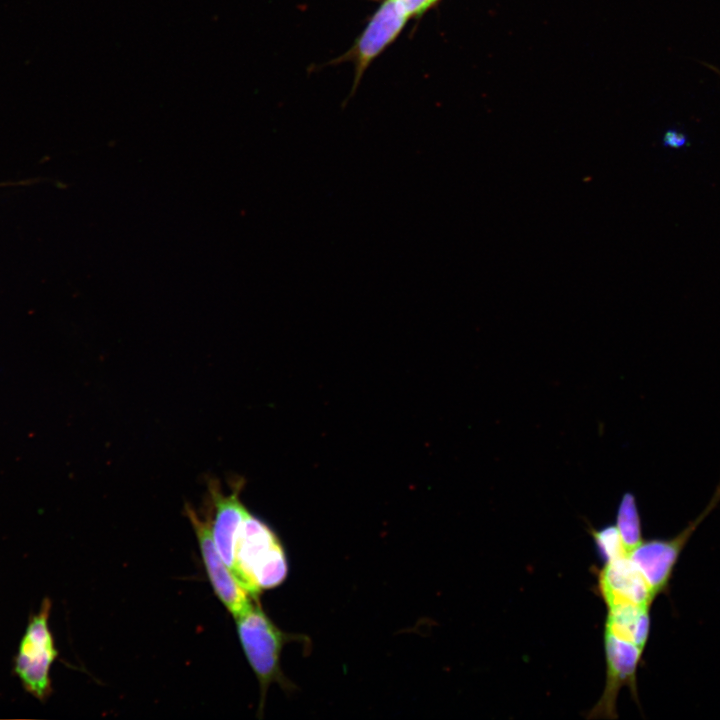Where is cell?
<instances>
[{"label":"cell","mask_w":720,"mask_h":720,"mask_svg":"<svg viewBox=\"0 0 720 720\" xmlns=\"http://www.w3.org/2000/svg\"><path fill=\"white\" fill-rule=\"evenodd\" d=\"M185 512L198 540L211 585L224 606L236 617L255 597L249 594L221 558L213 540L210 517L200 518L197 511L189 505L185 506Z\"/></svg>","instance_id":"277c9868"},{"label":"cell","mask_w":720,"mask_h":720,"mask_svg":"<svg viewBox=\"0 0 720 720\" xmlns=\"http://www.w3.org/2000/svg\"><path fill=\"white\" fill-rule=\"evenodd\" d=\"M235 576L252 597L281 584L288 573L283 547L271 528L246 513L239 532Z\"/></svg>","instance_id":"6da1fadb"},{"label":"cell","mask_w":720,"mask_h":720,"mask_svg":"<svg viewBox=\"0 0 720 720\" xmlns=\"http://www.w3.org/2000/svg\"><path fill=\"white\" fill-rule=\"evenodd\" d=\"M407 17L418 16L438 0H394Z\"/></svg>","instance_id":"7c38bea8"},{"label":"cell","mask_w":720,"mask_h":720,"mask_svg":"<svg viewBox=\"0 0 720 720\" xmlns=\"http://www.w3.org/2000/svg\"><path fill=\"white\" fill-rule=\"evenodd\" d=\"M615 525L628 553L643 541L640 516L633 493L626 492L622 495Z\"/></svg>","instance_id":"30bf717a"},{"label":"cell","mask_w":720,"mask_h":720,"mask_svg":"<svg viewBox=\"0 0 720 720\" xmlns=\"http://www.w3.org/2000/svg\"><path fill=\"white\" fill-rule=\"evenodd\" d=\"M52 603L45 598L40 609L30 615L19 641L13 671L23 689L44 702L52 693L51 668L58 650L49 625Z\"/></svg>","instance_id":"7a4b0ae2"},{"label":"cell","mask_w":720,"mask_h":720,"mask_svg":"<svg viewBox=\"0 0 720 720\" xmlns=\"http://www.w3.org/2000/svg\"><path fill=\"white\" fill-rule=\"evenodd\" d=\"M604 652L606 659V684L604 691L589 711V719H615L616 700L623 686L629 687L633 697L637 700L636 672L643 650L633 643L621 640L604 632Z\"/></svg>","instance_id":"5b68a950"},{"label":"cell","mask_w":720,"mask_h":720,"mask_svg":"<svg viewBox=\"0 0 720 720\" xmlns=\"http://www.w3.org/2000/svg\"><path fill=\"white\" fill-rule=\"evenodd\" d=\"M687 141L686 135L674 129L666 131L663 137L664 145L674 149L685 146Z\"/></svg>","instance_id":"4fadbf2b"},{"label":"cell","mask_w":720,"mask_h":720,"mask_svg":"<svg viewBox=\"0 0 720 720\" xmlns=\"http://www.w3.org/2000/svg\"><path fill=\"white\" fill-rule=\"evenodd\" d=\"M242 480L233 481L228 492H224L218 480H209L208 498L214 514L210 517L215 546L229 569L235 575L236 544L241 525L248 510L240 500Z\"/></svg>","instance_id":"8992f818"},{"label":"cell","mask_w":720,"mask_h":720,"mask_svg":"<svg viewBox=\"0 0 720 720\" xmlns=\"http://www.w3.org/2000/svg\"><path fill=\"white\" fill-rule=\"evenodd\" d=\"M649 609L633 604L608 608L604 632L644 650L650 630Z\"/></svg>","instance_id":"9c48e42d"},{"label":"cell","mask_w":720,"mask_h":720,"mask_svg":"<svg viewBox=\"0 0 720 720\" xmlns=\"http://www.w3.org/2000/svg\"><path fill=\"white\" fill-rule=\"evenodd\" d=\"M256 600L234 618L242 648L260 684L262 707L269 685L274 681L286 683L280 655L289 636L268 618Z\"/></svg>","instance_id":"3957f363"},{"label":"cell","mask_w":720,"mask_h":720,"mask_svg":"<svg viewBox=\"0 0 720 720\" xmlns=\"http://www.w3.org/2000/svg\"><path fill=\"white\" fill-rule=\"evenodd\" d=\"M598 590L607 608L625 604L650 607L656 597L628 554L604 563L598 572Z\"/></svg>","instance_id":"52a82bcc"},{"label":"cell","mask_w":720,"mask_h":720,"mask_svg":"<svg viewBox=\"0 0 720 720\" xmlns=\"http://www.w3.org/2000/svg\"><path fill=\"white\" fill-rule=\"evenodd\" d=\"M595 546L604 563L627 555L616 525H606L600 529H591Z\"/></svg>","instance_id":"8fae6325"},{"label":"cell","mask_w":720,"mask_h":720,"mask_svg":"<svg viewBox=\"0 0 720 720\" xmlns=\"http://www.w3.org/2000/svg\"><path fill=\"white\" fill-rule=\"evenodd\" d=\"M407 19L394 0H385L381 4L353 49L356 82L370 62L398 36Z\"/></svg>","instance_id":"ba28073f"}]
</instances>
